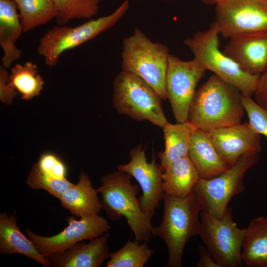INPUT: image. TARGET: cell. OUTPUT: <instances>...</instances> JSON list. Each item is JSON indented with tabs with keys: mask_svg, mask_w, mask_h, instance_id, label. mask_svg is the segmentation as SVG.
I'll list each match as a JSON object with an SVG mask.
<instances>
[{
	"mask_svg": "<svg viewBox=\"0 0 267 267\" xmlns=\"http://www.w3.org/2000/svg\"><path fill=\"white\" fill-rule=\"evenodd\" d=\"M241 97L237 88L213 74L196 89L188 121L207 133L240 124L245 112Z\"/></svg>",
	"mask_w": 267,
	"mask_h": 267,
	"instance_id": "1",
	"label": "cell"
},
{
	"mask_svg": "<svg viewBox=\"0 0 267 267\" xmlns=\"http://www.w3.org/2000/svg\"><path fill=\"white\" fill-rule=\"evenodd\" d=\"M222 52L244 72L260 75L267 67V31L231 38Z\"/></svg>",
	"mask_w": 267,
	"mask_h": 267,
	"instance_id": "15",
	"label": "cell"
},
{
	"mask_svg": "<svg viewBox=\"0 0 267 267\" xmlns=\"http://www.w3.org/2000/svg\"><path fill=\"white\" fill-rule=\"evenodd\" d=\"M161 99L149 84L134 74L122 70L114 79L112 102L120 114L162 128L169 122Z\"/></svg>",
	"mask_w": 267,
	"mask_h": 267,
	"instance_id": "6",
	"label": "cell"
},
{
	"mask_svg": "<svg viewBox=\"0 0 267 267\" xmlns=\"http://www.w3.org/2000/svg\"><path fill=\"white\" fill-rule=\"evenodd\" d=\"M199 260L196 264L197 267H220L214 260L206 247L200 245Z\"/></svg>",
	"mask_w": 267,
	"mask_h": 267,
	"instance_id": "33",
	"label": "cell"
},
{
	"mask_svg": "<svg viewBox=\"0 0 267 267\" xmlns=\"http://www.w3.org/2000/svg\"><path fill=\"white\" fill-rule=\"evenodd\" d=\"M24 32L46 24L56 17V9L52 0H14Z\"/></svg>",
	"mask_w": 267,
	"mask_h": 267,
	"instance_id": "25",
	"label": "cell"
},
{
	"mask_svg": "<svg viewBox=\"0 0 267 267\" xmlns=\"http://www.w3.org/2000/svg\"><path fill=\"white\" fill-rule=\"evenodd\" d=\"M241 258L247 267H267V216L254 218L245 228Z\"/></svg>",
	"mask_w": 267,
	"mask_h": 267,
	"instance_id": "22",
	"label": "cell"
},
{
	"mask_svg": "<svg viewBox=\"0 0 267 267\" xmlns=\"http://www.w3.org/2000/svg\"><path fill=\"white\" fill-rule=\"evenodd\" d=\"M24 32L14 0H0V44L4 54L2 65L7 69L20 59L22 51L15 45Z\"/></svg>",
	"mask_w": 267,
	"mask_h": 267,
	"instance_id": "19",
	"label": "cell"
},
{
	"mask_svg": "<svg viewBox=\"0 0 267 267\" xmlns=\"http://www.w3.org/2000/svg\"><path fill=\"white\" fill-rule=\"evenodd\" d=\"M219 33L213 22L209 28L198 31L183 43L197 59L214 74L237 88L242 94L252 96L255 92L260 75L242 70L238 64L219 48Z\"/></svg>",
	"mask_w": 267,
	"mask_h": 267,
	"instance_id": "5",
	"label": "cell"
},
{
	"mask_svg": "<svg viewBox=\"0 0 267 267\" xmlns=\"http://www.w3.org/2000/svg\"><path fill=\"white\" fill-rule=\"evenodd\" d=\"M200 237L214 260L220 267H237L241 258L245 228L238 227L233 220L232 211L227 207L220 218L201 211Z\"/></svg>",
	"mask_w": 267,
	"mask_h": 267,
	"instance_id": "9",
	"label": "cell"
},
{
	"mask_svg": "<svg viewBox=\"0 0 267 267\" xmlns=\"http://www.w3.org/2000/svg\"><path fill=\"white\" fill-rule=\"evenodd\" d=\"M200 178L188 155L178 159L163 173L162 188L164 195L177 198L186 197L193 192Z\"/></svg>",
	"mask_w": 267,
	"mask_h": 267,
	"instance_id": "21",
	"label": "cell"
},
{
	"mask_svg": "<svg viewBox=\"0 0 267 267\" xmlns=\"http://www.w3.org/2000/svg\"><path fill=\"white\" fill-rule=\"evenodd\" d=\"M132 176L119 170L101 177L97 188L101 194L102 209L112 221L124 217L134 236V240L148 242L153 226L151 218L144 213L137 198L139 187L131 183Z\"/></svg>",
	"mask_w": 267,
	"mask_h": 267,
	"instance_id": "3",
	"label": "cell"
},
{
	"mask_svg": "<svg viewBox=\"0 0 267 267\" xmlns=\"http://www.w3.org/2000/svg\"><path fill=\"white\" fill-rule=\"evenodd\" d=\"M66 221L68 226L49 237L37 235L30 228H26L28 237L45 258L61 252L79 242L97 237L111 229L107 221L98 215L82 217L79 220L73 215L68 217Z\"/></svg>",
	"mask_w": 267,
	"mask_h": 267,
	"instance_id": "12",
	"label": "cell"
},
{
	"mask_svg": "<svg viewBox=\"0 0 267 267\" xmlns=\"http://www.w3.org/2000/svg\"><path fill=\"white\" fill-rule=\"evenodd\" d=\"M0 253L1 255L19 254L35 260L44 267H50L46 258L38 251L32 241L21 231L17 218L0 214Z\"/></svg>",
	"mask_w": 267,
	"mask_h": 267,
	"instance_id": "18",
	"label": "cell"
},
{
	"mask_svg": "<svg viewBox=\"0 0 267 267\" xmlns=\"http://www.w3.org/2000/svg\"><path fill=\"white\" fill-rule=\"evenodd\" d=\"M131 160L127 164L116 166L117 170L133 177L139 183L142 194L139 202L142 211L152 219L159 202L163 199L162 175L164 171L156 164L153 154L152 160L148 162L145 148L142 144L132 149L129 152Z\"/></svg>",
	"mask_w": 267,
	"mask_h": 267,
	"instance_id": "13",
	"label": "cell"
},
{
	"mask_svg": "<svg viewBox=\"0 0 267 267\" xmlns=\"http://www.w3.org/2000/svg\"><path fill=\"white\" fill-rule=\"evenodd\" d=\"M7 82L20 93L24 100L38 96L44 85L43 79L39 74L38 66L31 61L23 65L16 64L11 69Z\"/></svg>",
	"mask_w": 267,
	"mask_h": 267,
	"instance_id": "24",
	"label": "cell"
},
{
	"mask_svg": "<svg viewBox=\"0 0 267 267\" xmlns=\"http://www.w3.org/2000/svg\"><path fill=\"white\" fill-rule=\"evenodd\" d=\"M8 75L6 68L0 65V99L2 102L7 104H11L17 94L16 89L7 82Z\"/></svg>",
	"mask_w": 267,
	"mask_h": 267,
	"instance_id": "31",
	"label": "cell"
},
{
	"mask_svg": "<svg viewBox=\"0 0 267 267\" xmlns=\"http://www.w3.org/2000/svg\"><path fill=\"white\" fill-rule=\"evenodd\" d=\"M98 193V189L92 187L88 174L82 172L78 182L69 188L59 200L64 209L81 218L99 214L102 207Z\"/></svg>",
	"mask_w": 267,
	"mask_h": 267,
	"instance_id": "20",
	"label": "cell"
},
{
	"mask_svg": "<svg viewBox=\"0 0 267 267\" xmlns=\"http://www.w3.org/2000/svg\"><path fill=\"white\" fill-rule=\"evenodd\" d=\"M251 97L242 94V102L248 122L258 133L267 138V109L258 105Z\"/></svg>",
	"mask_w": 267,
	"mask_h": 267,
	"instance_id": "29",
	"label": "cell"
},
{
	"mask_svg": "<svg viewBox=\"0 0 267 267\" xmlns=\"http://www.w3.org/2000/svg\"><path fill=\"white\" fill-rule=\"evenodd\" d=\"M209 134L219 155L229 167L244 154L262 150L261 134L249 122L217 128Z\"/></svg>",
	"mask_w": 267,
	"mask_h": 267,
	"instance_id": "14",
	"label": "cell"
},
{
	"mask_svg": "<svg viewBox=\"0 0 267 267\" xmlns=\"http://www.w3.org/2000/svg\"><path fill=\"white\" fill-rule=\"evenodd\" d=\"M254 95L257 103L267 109V67L259 76Z\"/></svg>",
	"mask_w": 267,
	"mask_h": 267,
	"instance_id": "32",
	"label": "cell"
},
{
	"mask_svg": "<svg viewBox=\"0 0 267 267\" xmlns=\"http://www.w3.org/2000/svg\"><path fill=\"white\" fill-rule=\"evenodd\" d=\"M57 11V25H66L76 19L91 18L97 14L101 0H52Z\"/></svg>",
	"mask_w": 267,
	"mask_h": 267,
	"instance_id": "27",
	"label": "cell"
},
{
	"mask_svg": "<svg viewBox=\"0 0 267 267\" xmlns=\"http://www.w3.org/2000/svg\"><path fill=\"white\" fill-rule=\"evenodd\" d=\"M167 0V1H169V0Z\"/></svg>",
	"mask_w": 267,
	"mask_h": 267,
	"instance_id": "35",
	"label": "cell"
},
{
	"mask_svg": "<svg viewBox=\"0 0 267 267\" xmlns=\"http://www.w3.org/2000/svg\"><path fill=\"white\" fill-rule=\"evenodd\" d=\"M163 200V218L159 225L153 227L152 234L166 244L169 255L167 267H181L187 242L199 232L202 205L194 191L181 198L164 195Z\"/></svg>",
	"mask_w": 267,
	"mask_h": 267,
	"instance_id": "2",
	"label": "cell"
},
{
	"mask_svg": "<svg viewBox=\"0 0 267 267\" xmlns=\"http://www.w3.org/2000/svg\"><path fill=\"white\" fill-rule=\"evenodd\" d=\"M207 70L197 59L184 61L170 54L166 78L167 98L177 123L188 121L190 105Z\"/></svg>",
	"mask_w": 267,
	"mask_h": 267,
	"instance_id": "11",
	"label": "cell"
},
{
	"mask_svg": "<svg viewBox=\"0 0 267 267\" xmlns=\"http://www.w3.org/2000/svg\"><path fill=\"white\" fill-rule=\"evenodd\" d=\"M259 158V152L246 153L218 176L209 179L200 178L193 191L200 200L202 211L216 218L222 217L230 199L245 190L244 176L257 164Z\"/></svg>",
	"mask_w": 267,
	"mask_h": 267,
	"instance_id": "8",
	"label": "cell"
},
{
	"mask_svg": "<svg viewBox=\"0 0 267 267\" xmlns=\"http://www.w3.org/2000/svg\"><path fill=\"white\" fill-rule=\"evenodd\" d=\"M188 155L201 178L216 177L230 168L219 155L209 133L197 129L193 133Z\"/></svg>",
	"mask_w": 267,
	"mask_h": 267,
	"instance_id": "17",
	"label": "cell"
},
{
	"mask_svg": "<svg viewBox=\"0 0 267 267\" xmlns=\"http://www.w3.org/2000/svg\"><path fill=\"white\" fill-rule=\"evenodd\" d=\"M129 7V0H125L108 15L90 19L74 27L57 25L41 38L37 51L44 57L47 66H54L64 52L85 43L114 26L126 13Z\"/></svg>",
	"mask_w": 267,
	"mask_h": 267,
	"instance_id": "7",
	"label": "cell"
},
{
	"mask_svg": "<svg viewBox=\"0 0 267 267\" xmlns=\"http://www.w3.org/2000/svg\"><path fill=\"white\" fill-rule=\"evenodd\" d=\"M215 12L214 22L225 38L267 31V0H225Z\"/></svg>",
	"mask_w": 267,
	"mask_h": 267,
	"instance_id": "10",
	"label": "cell"
},
{
	"mask_svg": "<svg viewBox=\"0 0 267 267\" xmlns=\"http://www.w3.org/2000/svg\"><path fill=\"white\" fill-rule=\"evenodd\" d=\"M35 163L38 168L46 175L56 178L67 179V167L56 154L51 152L43 153Z\"/></svg>",
	"mask_w": 267,
	"mask_h": 267,
	"instance_id": "30",
	"label": "cell"
},
{
	"mask_svg": "<svg viewBox=\"0 0 267 267\" xmlns=\"http://www.w3.org/2000/svg\"><path fill=\"white\" fill-rule=\"evenodd\" d=\"M165 148L158 156L164 171L175 161L188 155L190 140L196 127L189 121L172 124L168 123L162 127Z\"/></svg>",
	"mask_w": 267,
	"mask_h": 267,
	"instance_id": "23",
	"label": "cell"
},
{
	"mask_svg": "<svg viewBox=\"0 0 267 267\" xmlns=\"http://www.w3.org/2000/svg\"><path fill=\"white\" fill-rule=\"evenodd\" d=\"M170 55L166 45L151 41L135 28L133 34L123 41L122 70L140 77L162 99H166V78Z\"/></svg>",
	"mask_w": 267,
	"mask_h": 267,
	"instance_id": "4",
	"label": "cell"
},
{
	"mask_svg": "<svg viewBox=\"0 0 267 267\" xmlns=\"http://www.w3.org/2000/svg\"><path fill=\"white\" fill-rule=\"evenodd\" d=\"M206 4H216L225 0H202Z\"/></svg>",
	"mask_w": 267,
	"mask_h": 267,
	"instance_id": "34",
	"label": "cell"
},
{
	"mask_svg": "<svg viewBox=\"0 0 267 267\" xmlns=\"http://www.w3.org/2000/svg\"><path fill=\"white\" fill-rule=\"evenodd\" d=\"M26 182L31 189L44 190L58 199L73 184L67 179L56 178L46 175L36 163L32 167Z\"/></svg>",
	"mask_w": 267,
	"mask_h": 267,
	"instance_id": "28",
	"label": "cell"
},
{
	"mask_svg": "<svg viewBox=\"0 0 267 267\" xmlns=\"http://www.w3.org/2000/svg\"><path fill=\"white\" fill-rule=\"evenodd\" d=\"M153 254L146 242L129 240L117 251L110 253L107 267H143Z\"/></svg>",
	"mask_w": 267,
	"mask_h": 267,
	"instance_id": "26",
	"label": "cell"
},
{
	"mask_svg": "<svg viewBox=\"0 0 267 267\" xmlns=\"http://www.w3.org/2000/svg\"><path fill=\"white\" fill-rule=\"evenodd\" d=\"M106 232L88 243L78 242L66 250L46 258L54 267H99L110 256Z\"/></svg>",
	"mask_w": 267,
	"mask_h": 267,
	"instance_id": "16",
	"label": "cell"
}]
</instances>
